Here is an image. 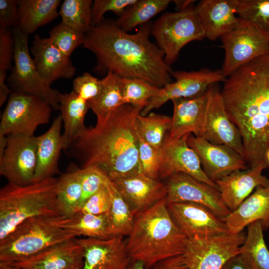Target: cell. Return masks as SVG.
<instances>
[{"label":"cell","mask_w":269,"mask_h":269,"mask_svg":"<svg viewBox=\"0 0 269 269\" xmlns=\"http://www.w3.org/2000/svg\"><path fill=\"white\" fill-rule=\"evenodd\" d=\"M237 0H202L194 7L205 37L215 40L234 29Z\"/></svg>","instance_id":"cb8c5ba5"},{"label":"cell","mask_w":269,"mask_h":269,"mask_svg":"<svg viewBox=\"0 0 269 269\" xmlns=\"http://www.w3.org/2000/svg\"><path fill=\"white\" fill-rule=\"evenodd\" d=\"M161 88L141 79L122 77L124 104H129L142 110L151 98L160 94Z\"/></svg>","instance_id":"74e56055"},{"label":"cell","mask_w":269,"mask_h":269,"mask_svg":"<svg viewBox=\"0 0 269 269\" xmlns=\"http://www.w3.org/2000/svg\"><path fill=\"white\" fill-rule=\"evenodd\" d=\"M170 0H137L126 9L115 21L127 32L145 24L153 17L167 8Z\"/></svg>","instance_id":"d6a6232c"},{"label":"cell","mask_w":269,"mask_h":269,"mask_svg":"<svg viewBox=\"0 0 269 269\" xmlns=\"http://www.w3.org/2000/svg\"><path fill=\"white\" fill-rule=\"evenodd\" d=\"M0 269H21L12 263L0 262Z\"/></svg>","instance_id":"f5cc1de1"},{"label":"cell","mask_w":269,"mask_h":269,"mask_svg":"<svg viewBox=\"0 0 269 269\" xmlns=\"http://www.w3.org/2000/svg\"><path fill=\"white\" fill-rule=\"evenodd\" d=\"M173 113L168 134L171 139H178L193 133L202 137L205 123L207 96L193 98H177L171 100Z\"/></svg>","instance_id":"603a6c76"},{"label":"cell","mask_w":269,"mask_h":269,"mask_svg":"<svg viewBox=\"0 0 269 269\" xmlns=\"http://www.w3.org/2000/svg\"><path fill=\"white\" fill-rule=\"evenodd\" d=\"M83 248V269H127L132 260L122 236L107 239L76 238Z\"/></svg>","instance_id":"d6986e66"},{"label":"cell","mask_w":269,"mask_h":269,"mask_svg":"<svg viewBox=\"0 0 269 269\" xmlns=\"http://www.w3.org/2000/svg\"><path fill=\"white\" fill-rule=\"evenodd\" d=\"M6 71L0 70V106L3 105L12 92V90L5 83Z\"/></svg>","instance_id":"f907efd6"},{"label":"cell","mask_w":269,"mask_h":269,"mask_svg":"<svg viewBox=\"0 0 269 269\" xmlns=\"http://www.w3.org/2000/svg\"><path fill=\"white\" fill-rule=\"evenodd\" d=\"M76 238L51 246L27 260L12 263L21 269H83V249Z\"/></svg>","instance_id":"d4e9b609"},{"label":"cell","mask_w":269,"mask_h":269,"mask_svg":"<svg viewBox=\"0 0 269 269\" xmlns=\"http://www.w3.org/2000/svg\"><path fill=\"white\" fill-rule=\"evenodd\" d=\"M40 78L51 87L59 78H71L76 68L69 57L64 54L48 38L34 35L30 49Z\"/></svg>","instance_id":"7402d4cb"},{"label":"cell","mask_w":269,"mask_h":269,"mask_svg":"<svg viewBox=\"0 0 269 269\" xmlns=\"http://www.w3.org/2000/svg\"><path fill=\"white\" fill-rule=\"evenodd\" d=\"M73 90L83 100L89 102L96 99L102 88L101 80L85 72L76 78L73 82Z\"/></svg>","instance_id":"ee69618b"},{"label":"cell","mask_w":269,"mask_h":269,"mask_svg":"<svg viewBox=\"0 0 269 269\" xmlns=\"http://www.w3.org/2000/svg\"><path fill=\"white\" fill-rule=\"evenodd\" d=\"M206 94L207 110L202 138L213 144L229 146L244 158L240 132L226 113L220 91L213 84Z\"/></svg>","instance_id":"2e32d148"},{"label":"cell","mask_w":269,"mask_h":269,"mask_svg":"<svg viewBox=\"0 0 269 269\" xmlns=\"http://www.w3.org/2000/svg\"><path fill=\"white\" fill-rule=\"evenodd\" d=\"M236 13L269 33V0H237Z\"/></svg>","instance_id":"f35d334b"},{"label":"cell","mask_w":269,"mask_h":269,"mask_svg":"<svg viewBox=\"0 0 269 269\" xmlns=\"http://www.w3.org/2000/svg\"><path fill=\"white\" fill-rule=\"evenodd\" d=\"M79 169L73 164L58 177L56 197L60 216L69 217L77 212L82 193Z\"/></svg>","instance_id":"1f68e13d"},{"label":"cell","mask_w":269,"mask_h":269,"mask_svg":"<svg viewBox=\"0 0 269 269\" xmlns=\"http://www.w3.org/2000/svg\"><path fill=\"white\" fill-rule=\"evenodd\" d=\"M59 105L64 126L62 135L64 150L69 142L86 128L84 119L89 108L88 102L74 91L60 93Z\"/></svg>","instance_id":"f546056e"},{"label":"cell","mask_w":269,"mask_h":269,"mask_svg":"<svg viewBox=\"0 0 269 269\" xmlns=\"http://www.w3.org/2000/svg\"><path fill=\"white\" fill-rule=\"evenodd\" d=\"M55 217L29 218L0 241V262L27 260L56 244L76 238L54 223Z\"/></svg>","instance_id":"8992f818"},{"label":"cell","mask_w":269,"mask_h":269,"mask_svg":"<svg viewBox=\"0 0 269 269\" xmlns=\"http://www.w3.org/2000/svg\"><path fill=\"white\" fill-rule=\"evenodd\" d=\"M172 1L175 3L178 11L184 10L192 6L195 1L193 0H174Z\"/></svg>","instance_id":"816d5d0a"},{"label":"cell","mask_w":269,"mask_h":269,"mask_svg":"<svg viewBox=\"0 0 269 269\" xmlns=\"http://www.w3.org/2000/svg\"><path fill=\"white\" fill-rule=\"evenodd\" d=\"M85 34L61 22L50 30L49 38L64 54L70 57L73 51L83 44Z\"/></svg>","instance_id":"ab89813d"},{"label":"cell","mask_w":269,"mask_h":269,"mask_svg":"<svg viewBox=\"0 0 269 269\" xmlns=\"http://www.w3.org/2000/svg\"><path fill=\"white\" fill-rule=\"evenodd\" d=\"M14 39V66L7 78V83L12 91L26 93L40 97L55 110H59L58 90L45 84L36 69L34 60L30 55L28 35L17 27L13 30Z\"/></svg>","instance_id":"ba28073f"},{"label":"cell","mask_w":269,"mask_h":269,"mask_svg":"<svg viewBox=\"0 0 269 269\" xmlns=\"http://www.w3.org/2000/svg\"><path fill=\"white\" fill-rule=\"evenodd\" d=\"M99 96L88 102L89 108L97 117V124L103 123L116 109L124 105L122 77L108 71L102 80Z\"/></svg>","instance_id":"4dcf8cb0"},{"label":"cell","mask_w":269,"mask_h":269,"mask_svg":"<svg viewBox=\"0 0 269 269\" xmlns=\"http://www.w3.org/2000/svg\"><path fill=\"white\" fill-rule=\"evenodd\" d=\"M176 81L161 88L159 95L151 98L140 115L145 116L153 109L160 108L169 100L177 98H193L204 94L208 87L227 77L221 70L203 69L191 72L172 71Z\"/></svg>","instance_id":"4fadbf2b"},{"label":"cell","mask_w":269,"mask_h":269,"mask_svg":"<svg viewBox=\"0 0 269 269\" xmlns=\"http://www.w3.org/2000/svg\"><path fill=\"white\" fill-rule=\"evenodd\" d=\"M187 237L172 219L164 199L134 216L132 232L126 240L132 261L150 269L157 263L183 255Z\"/></svg>","instance_id":"277c9868"},{"label":"cell","mask_w":269,"mask_h":269,"mask_svg":"<svg viewBox=\"0 0 269 269\" xmlns=\"http://www.w3.org/2000/svg\"><path fill=\"white\" fill-rule=\"evenodd\" d=\"M171 117L154 113L145 116L139 114L136 118L138 134L149 144L161 148L167 132L171 128Z\"/></svg>","instance_id":"d590c367"},{"label":"cell","mask_w":269,"mask_h":269,"mask_svg":"<svg viewBox=\"0 0 269 269\" xmlns=\"http://www.w3.org/2000/svg\"><path fill=\"white\" fill-rule=\"evenodd\" d=\"M220 38L225 49L221 70L226 77L255 58L269 53V33L240 18L234 29Z\"/></svg>","instance_id":"30bf717a"},{"label":"cell","mask_w":269,"mask_h":269,"mask_svg":"<svg viewBox=\"0 0 269 269\" xmlns=\"http://www.w3.org/2000/svg\"><path fill=\"white\" fill-rule=\"evenodd\" d=\"M14 39L12 31L0 28V70L7 71L11 67L13 58Z\"/></svg>","instance_id":"bcb514c9"},{"label":"cell","mask_w":269,"mask_h":269,"mask_svg":"<svg viewBox=\"0 0 269 269\" xmlns=\"http://www.w3.org/2000/svg\"><path fill=\"white\" fill-rule=\"evenodd\" d=\"M52 109L40 97L12 91L1 117L0 135L13 134L34 136L39 125L49 123Z\"/></svg>","instance_id":"9c48e42d"},{"label":"cell","mask_w":269,"mask_h":269,"mask_svg":"<svg viewBox=\"0 0 269 269\" xmlns=\"http://www.w3.org/2000/svg\"><path fill=\"white\" fill-rule=\"evenodd\" d=\"M268 166L265 159L256 166L236 170L215 182L223 202L231 212L236 209L257 187L269 186V179L262 174Z\"/></svg>","instance_id":"44dd1931"},{"label":"cell","mask_w":269,"mask_h":269,"mask_svg":"<svg viewBox=\"0 0 269 269\" xmlns=\"http://www.w3.org/2000/svg\"><path fill=\"white\" fill-rule=\"evenodd\" d=\"M110 181L87 200L79 212L94 215L108 212L111 203Z\"/></svg>","instance_id":"f6af8a7d"},{"label":"cell","mask_w":269,"mask_h":269,"mask_svg":"<svg viewBox=\"0 0 269 269\" xmlns=\"http://www.w3.org/2000/svg\"><path fill=\"white\" fill-rule=\"evenodd\" d=\"M18 23L17 0H0V28L9 29Z\"/></svg>","instance_id":"7dc6e473"},{"label":"cell","mask_w":269,"mask_h":269,"mask_svg":"<svg viewBox=\"0 0 269 269\" xmlns=\"http://www.w3.org/2000/svg\"><path fill=\"white\" fill-rule=\"evenodd\" d=\"M91 0H65L59 14L61 22L84 33L92 26Z\"/></svg>","instance_id":"8d00e7d4"},{"label":"cell","mask_w":269,"mask_h":269,"mask_svg":"<svg viewBox=\"0 0 269 269\" xmlns=\"http://www.w3.org/2000/svg\"><path fill=\"white\" fill-rule=\"evenodd\" d=\"M245 241L240 249L252 269H269V250L266 244L260 220L249 225Z\"/></svg>","instance_id":"836d02e7"},{"label":"cell","mask_w":269,"mask_h":269,"mask_svg":"<svg viewBox=\"0 0 269 269\" xmlns=\"http://www.w3.org/2000/svg\"><path fill=\"white\" fill-rule=\"evenodd\" d=\"M229 233H239L250 224L260 220L264 230L269 227V186H259L234 211L222 220Z\"/></svg>","instance_id":"484cf974"},{"label":"cell","mask_w":269,"mask_h":269,"mask_svg":"<svg viewBox=\"0 0 269 269\" xmlns=\"http://www.w3.org/2000/svg\"><path fill=\"white\" fill-rule=\"evenodd\" d=\"M150 269H190L183 255L167 258L155 264Z\"/></svg>","instance_id":"c3c4849f"},{"label":"cell","mask_w":269,"mask_h":269,"mask_svg":"<svg viewBox=\"0 0 269 269\" xmlns=\"http://www.w3.org/2000/svg\"><path fill=\"white\" fill-rule=\"evenodd\" d=\"M187 144L197 155L206 175L214 182L236 170L247 168L244 157L229 146L213 144L191 134Z\"/></svg>","instance_id":"e0dca14e"},{"label":"cell","mask_w":269,"mask_h":269,"mask_svg":"<svg viewBox=\"0 0 269 269\" xmlns=\"http://www.w3.org/2000/svg\"><path fill=\"white\" fill-rule=\"evenodd\" d=\"M224 83L225 110L240 132L247 165L256 166L269 147V53L241 66Z\"/></svg>","instance_id":"7a4b0ae2"},{"label":"cell","mask_w":269,"mask_h":269,"mask_svg":"<svg viewBox=\"0 0 269 269\" xmlns=\"http://www.w3.org/2000/svg\"><path fill=\"white\" fill-rule=\"evenodd\" d=\"M37 136L6 135V145L0 159V174L8 182L25 185L33 182L36 165Z\"/></svg>","instance_id":"7c38bea8"},{"label":"cell","mask_w":269,"mask_h":269,"mask_svg":"<svg viewBox=\"0 0 269 269\" xmlns=\"http://www.w3.org/2000/svg\"><path fill=\"white\" fill-rule=\"evenodd\" d=\"M111 203L107 213L111 237L128 236L134 224V215L121 194L110 181Z\"/></svg>","instance_id":"e575fe53"},{"label":"cell","mask_w":269,"mask_h":269,"mask_svg":"<svg viewBox=\"0 0 269 269\" xmlns=\"http://www.w3.org/2000/svg\"><path fill=\"white\" fill-rule=\"evenodd\" d=\"M189 134L178 139H171L166 135L161 148L162 161L159 179L165 180L173 174L181 172L219 190L217 184L206 175L197 155L188 146L187 138Z\"/></svg>","instance_id":"ac0fdd59"},{"label":"cell","mask_w":269,"mask_h":269,"mask_svg":"<svg viewBox=\"0 0 269 269\" xmlns=\"http://www.w3.org/2000/svg\"><path fill=\"white\" fill-rule=\"evenodd\" d=\"M167 204L190 202L208 208L223 220L231 212L223 202L220 191L184 173L173 174L165 180Z\"/></svg>","instance_id":"5bb4252c"},{"label":"cell","mask_w":269,"mask_h":269,"mask_svg":"<svg viewBox=\"0 0 269 269\" xmlns=\"http://www.w3.org/2000/svg\"><path fill=\"white\" fill-rule=\"evenodd\" d=\"M246 237L241 232L187 238L184 261L190 269H221L227 261L240 253Z\"/></svg>","instance_id":"8fae6325"},{"label":"cell","mask_w":269,"mask_h":269,"mask_svg":"<svg viewBox=\"0 0 269 269\" xmlns=\"http://www.w3.org/2000/svg\"><path fill=\"white\" fill-rule=\"evenodd\" d=\"M54 223L76 237L83 236L99 239L112 237L109 233L107 213L94 215L78 212L69 217H55Z\"/></svg>","instance_id":"f1b7e54d"},{"label":"cell","mask_w":269,"mask_h":269,"mask_svg":"<svg viewBox=\"0 0 269 269\" xmlns=\"http://www.w3.org/2000/svg\"><path fill=\"white\" fill-rule=\"evenodd\" d=\"M138 136L140 174L159 180V173L162 161L161 148L149 144L139 134Z\"/></svg>","instance_id":"60d3db41"},{"label":"cell","mask_w":269,"mask_h":269,"mask_svg":"<svg viewBox=\"0 0 269 269\" xmlns=\"http://www.w3.org/2000/svg\"><path fill=\"white\" fill-rule=\"evenodd\" d=\"M58 177L25 185L10 182L0 190V241L20 224L33 217H60L57 203Z\"/></svg>","instance_id":"5b68a950"},{"label":"cell","mask_w":269,"mask_h":269,"mask_svg":"<svg viewBox=\"0 0 269 269\" xmlns=\"http://www.w3.org/2000/svg\"><path fill=\"white\" fill-rule=\"evenodd\" d=\"M134 215L143 212L165 199L167 188L164 181L141 174L111 181Z\"/></svg>","instance_id":"ffe728a7"},{"label":"cell","mask_w":269,"mask_h":269,"mask_svg":"<svg viewBox=\"0 0 269 269\" xmlns=\"http://www.w3.org/2000/svg\"><path fill=\"white\" fill-rule=\"evenodd\" d=\"M265 159L266 161L267 162L268 165H269V147L267 150L266 154H265Z\"/></svg>","instance_id":"11a10c76"},{"label":"cell","mask_w":269,"mask_h":269,"mask_svg":"<svg viewBox=\"0 0 269 269\" xmlns=\"http://www.w3.org/2000/svg\"><path fill=\"white\" fill-rule=\"evenodd\" d=\"M169 212L187 238L207 237L228 233L221 219L206 206L190 202L167 204Z\"/></svg>","instance_id":"9a60e30c"},{"label":"cell","mask_w":269,"mask_h":269,"mask_svg":"<svg viewBox=\"0 0 269 269\" xmlns=\"http://www.w3.org/2000/svg\"><path fill=\"white\" fill-rule=\"evenodd\" d=\"M221 269H252L245 257L239 253L227 261Z\"/></svg>","instance_id":"681fc988"},{"label":"cell","mask_w":269,"mask_h":269,"mask_svg":"<svg viewBox=\"0 0 269 269\" xmlns=\"http://www.w3.org/2000/svg\"><path fill=\"white\" fill-rule=\"evenodd\" d=\"M60 2V0H17V26L28 35L33 33L58 16Z\"/></svg>","instance_id":"83f0119b"},{"label":"cell","mask_w":269,"mask_h":269,"mask_svg":"<svg viewBox=\"0 0 269 269\" xmlns=\"http://www.w3.org/2000/svg\"><path fill=\"white\" fill-rule=\"evenodd\" d=\"M142 109L124 104L102 124L87 128L64 150L81 168L101 170L110 181L140 174L136 118Z\"/></svg>","instance_id":"3957f363"},{"label":"cell","mask_w":269,"mask_h":269,"mask_svg":"<svg viewBox=\"0 0 269 269\" xmlns=\"http://www.w3.org/2000/svg\"><path fill=\"white\" fill-rule=\"evenodd\" d=\"M151 33L164 53V61L169 66L176 61L186 44L206 37L193 6L163 13L152 24Z\"/></svg>","instance_id":"52a82bcc"},{"label":"cell","mask_w":269,"mask_h":269,"mask_svg":"<svg viewBox=\"0 0 269 269\" xmlns=\"http://www.w3.org/2000/svg\"><path fill=\"white\" fill-rule=\"evenodd\" d=\"M60 115L54 119L48 130L37 136L36 165L33 181L54 177L60 173L59 159L64 145Z\"/></svg>","instance_id":"4316f807"},{"label":"cell","mask_w":269,"mask_h":269,"mask_svg":"<svg viewBox=\"0 0 269 269\" xmlns=\"http://www.w3.org/2000/svg\"><path fill=\"white\" fill-rule=\"evenodd\" d=\"M127 269H145L143 264L138 261H132Z\"/></svg>","instance_id":"db71d44e"},{"label":"cell","mask_w":269,"mask_h":269,"mask_svg":"<svg viewBox=\"0 0 269 269\" xmlns=\"http://www.w3.org/2000/svg\"><path fill=\"white\" fill-rule=\"evenodd\" d=\"M151 26L148 22L131 34L110 19L104 18L92 26L85 34L82 46L96 57L94 71L141 79L160 88L172 83L171 70L164 61V53L149 38Z\"/></svg>","instance_id":"6da1fadb"},{"label":"cell","mask_w":269,"mask_h":269,"mask_svg":"<svg viewBox=\"0 0 269 269\" xmlns=\"http://www.w3.org/2000/svg\"><path fill=\"white\" fill-rule=\"evenodd\" d=\"M137 0H95L92 7V26L100 23L104 19V14L112 11L120 16L130 5Z\"/></svg>","instance_id":"7bdbcfd3"},{"label":"cell","mask_w":269,"mask_h":269,"mask_svg":"<svg viewBox=\"0 0 269 269\" xmlns=\"http://www.w3.org/2000/svg\"><path fill=\"white\" fill-rule=\"evenodd\" d=\"M79 171L82 193L76 213L81 210L85 203L90 197L110 181L101 170L95 167L89 166L83 168L79 167Z\"/></svg>","instance_id":"b9f144b4"}]
</instances>
